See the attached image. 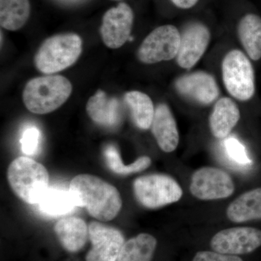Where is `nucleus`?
<instances>
[{
  "label": "nucleus",
  "mask_w": 261,
  "mask_h": 261,
  "mask_svg": "<svg viewBox=\"0 0 261 261\" xmlns=\"http://www.w3.org/2000/svg\"><path fill=\"white\" fill-rule=\"evenodd\" d=\"M69 190L75 206L84 207L99 221H111L121 211L122 200L118 190L97 176L78 175L70 181Z\"/></svg>",
  "instance_id": "f257e3e1"
},
{
  "label": "nucleus",
  "mask_w": 261,
  "mask_h": 261,
  "mask_svg": "<svg viewBox=\"0 0 261 261\" xmlns=\"http://www.w3.org/2000/svg\"><path fill=\"white\" fill-rule=\"evenodd\" d=\"M72 84L65 77L48 75L29 81L23 92L24 105L30 112L47 114L63 106L71 94Z\"/></svg>",
  "instance_id": "f03ea898"
},
{
  "label": "nucleus",
  "mask_w": 261,
  "mask_h": 261,
  "mask_svg": "<svg viewBox=\"0 0 261 261\" xmlns=\"http://www.w3.org/2000/svg\"><path fill=\"white\" fill-rule=\"evenodd\" d=\"M8 179L20 200L38 205L49 188V173L41 163L28 157H18L8 167Z\"/></svg>",
  "instance_id": "7ed1b4c3"
},
{
  "label": "nucleus",
  "mask_w": 261,
  "mask_h": 261,
  "mask_svg": "<svg viewBox=\"0 0 261 261\" xmlns=\"http://www.w3.org/2000/svg\"><path fill=\"white\" fill-rule=\"evenodd\" d=\"M82 40L75 34H63L48 38L34 57V63L44 74H53L69 68L82 54Z\"/></svg>",
  "instance_id": "20e7f679"
},
{
  "label": "nucleus",
  "mask_w": 261,
  "mask_h": 261,
  "mask_svg": "<svg viewBox=\"0 0 261 261\" xmlns=\"http://www.w3.org/2000/svg\"><path fill=\"white\" fill-rule=\"evenodd\" d=\"M223 81L228 93L240 101L251 99L255 94L253 67L247 57L233 49L226 54L222 63Z\"/></svg>",
  "instance_id": "39448f33"
},
{
  "label": "nucleus",
  "mask_w": 261,
  "mask_h": 261,
  "mask_svg": "<svg viewBox=\"0 0 261 261\" xmlns=\"http://www.w3.org/2000/svg\"><path fill=\"white\" fill-rule=\"evenodd\" d=\"M134 192L141 205L150 209L177 202L183 194L177 182L170 176L162 174L137 178L134 182Z\"/></svg>",
  "instance_id": "423d86ee"
},
{
  "label": "nucleus",
  "mask_w": 261,
  "mask_h": 261,
  "mask_svg": "<svg viewBox=\"0 0 261 261\" xmlns=\"http://www.w3.org/2000/svg\"><path fill=\"white\" fill-rule=\"evenodd\" d=\"M180 42L181 33L174 25L158 27L144 39L137 57L145 64L171 61L177 56Z\"/></svg>",
  "instance_id": "0eeeda50"
},
{
  "label": "nucleus",
  "mask_w": 261,
  "mask_h": 261,
  "mask_svg": "<svg viewBox=\"0 0 261 261\" xmlns=\"http://www.w3.org/2000/svg\"><path fill=\"white\" fill-rule=\"evenodd\" d=\"M233 191L232 179L227 173L219 168L204 167L192 175L190 192L200 200L226 198Z\"/></svg>",
  "instance_id": "6e6552de"
},
{
  "label": "nucleus",
  "mask_w": 261,
  "mask_h": 261,
  "mask_svg": "<svg viewBox=\"0 0 261 261\" xmlns=\"http://www.w3.org/2000/svg\"><path fill=\"white\" fill-rule=\"evenodd\" d=\"M134 12L125 3L107 10L102 17L101 37L108 47L118 49L130 39L134 23Z\"/></svg>",
  "instance_id": "1a4fd4ad"
},
{
  "label": "nucleus",
  "mask_w": 261,
  "mask_h": 261,
  "mask_svg": "<svg viewBox=\"0 0 261 261\" xmlns=\"http://www.w3.org/2000/svg\"><path fill=\"white\" fill-rule=\"evenodd\" d=\"M89 238L92 248L87 261H116L125 243L119 230L96 221L89 226Z\"/></svg>",
  "instance_id": "9d476101"
},
{
  "label": "nucleus",
  "mask_w": 261,
  "mask_h": 261,
  "mask_svg": "<svg viewBox=\"0 0 261 261\" xmlns=\"http://www.w3.org/2000/svg\"><path fill=\"white\" fill-rule=\"evenodd\" d=\"M216 252L227 255L250 253L261 246V231L257 228H227L216 233L211 242Z\"/></svg>",
  "instance_id": "9b49d317"
},
{
  "label": "nucleus",
  "mask_w": 261,
  "mask_h": 261,
  "mask_svg": "<svg viewBox=\"0 0 261 261\" xmlns=\"http://www.w3.org/2000/svg\"><path fill=\"white\" fill-rule=\"evenodd\" d=\"M210 39V31L203 23L192 22L187 24L181 33L176 56L178 65L185 69L192 68L205 53Z\"/></svg>",
  "instance_id": "f8f14e48"
},
{
  "label": "nucleus",
  "mask_w": 261,
  "mask_h": 261,
  "mask_svg": "<svg viewBox=\"0 0 261 261\" xmlns=\"http://www.w3.org/2000/svg\"><path fill=\"white\" fill-rule=\"evenodd\" d=\"M175 87L183 97L202 105L211 104L219 95V87L214 77L204 71L179 77Z\"/></svg>",
  "instance_id": "ddd939ff"
},
{
  "label": "nucleus",
  "mask_w": 261,
  "mask_h": 261,
  "mask_svg": "<svg viewBox=\"0 0 261 261\" xmlns=\"http://www.w3.org/2000/svg\"><path fill=\"white\" fill-rule=\"evenodd\" d=\"M86 109L91 119L104 128H117L123 120L120 101L116 97H109L101 89L89 98Z\"/></svg>",
  "instance_id": "4468645a"
},
{
  "label": "nucleus",
  "mask_w": 261,
  "mask_h": 261,
  "mask_svg": "<svg viewBox=\"0 0 261 261\" xmlns=\"http://www.w3.org/2000/svg\"><path fill=\"white\" fill-rule=\"evenodd\" d=\"M151 129L163 151L171 152L176 149L179 142L177 126L171 110L166 104H160L156 108Z\"/></svg>",
  "instance_id": "2eb2a0df"
},
{
  "label": "nucleus",
  "mask_w": 261,
  "mask_h": 261,
  "mask_svg": "<svg viewBox=\"0 0 261 261\" xmlns=\"http://www.w3.org/2000/svg\"><path fill=\"white\" fill-rule=\"evenodd\" d=\"M54 230L63 247L71 252L80 251L89 238V226L83 219L75 216L60 220Z\"/></svg>",
  "instance_id": "dca6fc26"
},
{
  "label": "nucleus",
  "mask_w": 261,
  "mask_h": 261,
  "mask_svg": "<svg viewBox=\"0 0 261 261\" xmlns=\"http://www.w3.org/2000/svg\"><path fill=\"white\" fill-rule=\"evenodd\" d=\"M240 118V110L236 103L228 97L219 99L215 105L210 117V128L216 138L226 139L238 124Z\"/></svg>",
  "instance_id": "f3484780"
},
{
  "label": "nucleus",
  "mask_w": 261,
  "mask_h": 261,
  "mask_svg": "<svg viewBox=\"0 0 261 261\" xmlns=\"http://www.w3.org/2000/svg\"><path fill=\"white\" fill-rule=\"evenodd\" d=\"M226 215L235 223L261 219V188L240 196L228 206Z\"/></svg>",
  "instance_id": "a211bd4d"
},
{
  "label": "nucleus",
  "mask_w": 261,
  "mask_h": 261,
  "mask_svg": "<svg viewBox=\"0 0 261 261\" xmlns=\"http://www.w3.org/2000/svg\"><path fill=\"white\" fill-rule=\"evenodd\" d=\"M238 36L244 49L253 61L261 58V18L247 14L238 25Z\"/></svg>",
  "instance_id": "6ab92c4d"
},
{
  "label": "nucleus",
  "mask_w": 261,
  "mask_h": 261,
  "mask_svg": "<svg viewBox=\"0 0 261 261\" xmlns=\"http://www.w3.org/2000/svg\"><path fill=\"white\" fill-rule=\"evenodd\" d=\"M123 100L136 126L143 130L151 128L155 110L150 97L143 92L130 91L125 94Z\"/></svg>",
  "instance_id": "aec40b11"
},
{
  "label": "nucleus",
  "mask_w": 261,
  "mask_h": 261,
  "mask_svg": "<svg viewBox=\"0 0 261 261\" xmlns=\"http://www.w3.org/2000/svg\"><path fill=\"white\" fill-rule=\"evenodd\" d=\"M38 205L42 214L51 217L65 216L76 207L69 189L58 187H49Z\"/></svg>",
  "instance_id": "412c9836"
},
{
  "label": "nucleus",
  "mask_w": 261,
  "mask_h": 261,
  "mask_svg": "<svg viewBox=\"0 0 261 261\" xmlns=\"http://www.w3.org/2000/svg\"><path fill=\"white\" fill-rule=\"evenodd\" d=\"M31 14L29 0H0V25L6 30H19Z\"/></svg>",
  "instance_id": "4be33fe9"
},
{
  "label": "nucleus",
  "mask_w": 261,
  "mask_h": 261,
  "mask_svg": "<svg viewBox=\"0 0 261 261\" xmlns=\"http://www.w3.org/2000/svg\"><path fill=\"white\" fill-rule=\"evenodd\" d=\"M157 241L148 233H140L124 243L116 261H151Z\"/></svg>",
  "instance_id": "5701e85b"
},
{
  "label": "nucleus",
  "mask_w": 261,
  "mask_h": 261,
  "mask_svg": "<svg viewBox=\"0 0 261 261\" xmlns=\"http://www.w3.org/2000/svg\"><path fill=\"white\" fill-rule=\"evenodd\" d=\"M104 155L108 168L116 174L129 175L141 172L151 165V159L147 156H142L135 162L126 166L122 161L118 149L113 145L106 146L104 149Z\"/></svg>",
  "instance_id": "b1692460"
},
{
  "label": "nucleus",
  "mask_w": 261,
  "mask_h": 261,
  "mask_svg": "<svg viewBox=\"0 0 261 261\" xmlns=\"http://www.w3.org/2000/svg\"><path fill=\"white\" fill-rule=\"evenodd\" d=\"M226 155L230 163L239 168H246L251 164L252 161L247 155L245 147L237 139L230 137L224 142Z\"/></svg>",
  "instance_id": "393cba45"
},
{
  "label": "nucleus",
  "mask_w": 261,
  "mask_h": 261,
  "mask_svg": "<svg viewBox=\"0 0 261 261\" xmlns=\"http://www.w3.org/2000/svg\"><path fill=\"white\" fill-rule=\"evenodd\" d=\"M40 140V132L36 126H29L24 130L20 142L22 152L32 155L37 152Z\"/></svg>",
  "instance_id": "a878e982"
},
{
  "label": "nucleus",
  "mask_w": 261,
  "mask_h": 261,
  "mask_svg": "<svg viewBox=\"0 0 261 261\" xmlns=\"http://www.w3.org/2000/svg\"><path fill=\"white\" fill-rule=\"evenodd\" d=\"M192 261H243L240 257L218 252L201 251L197 252Z\"/></svg>",
  "instance_id": "bb28decb"
},
{
  "label": "nucleus",
  "mask_w": 261,
  "mask_h": 261,
  "mask_svg": "<svg viewBox=\"0 0 261 261\" xmlns=\"http://www.w3.org/2000/svg\"><path fill=\"white\" fill-rule=\"evenodd\" d=\"M178 8L181 9H189L197 4L199 0H171Z\"/></svg>",
  "instance_id": "cd10ccee"
},
{
  "label": "nucleus",
  "mask_w": 261,
  "mask_h": 261,
  "mask_svg": "<svg viewBox=\"0 0 261 261\" xmlns=\"http://www.w3.org/2000/svg\"><path fill=\"white\" fill-rule=\"evenodd\" d=\"M116 1H118V0H116Z\"/></svg>",
  "instance_id": "c85d7f7f"
}]
</instances>
